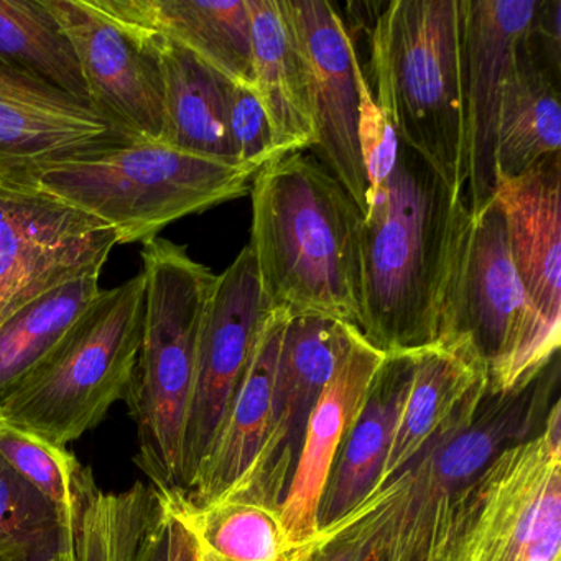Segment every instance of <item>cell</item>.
<instances>
[{"label": "cell", "instance_id": "cell-32", "mask_svg": "<svg viewBox=\"0 0 561 561\" xmlns=\"http://www.w3.org/2000/svg\"><path fill=\"white\" fill-rule=\"evenodd\" d=\"M229 130L239 165L257 173L275 162L271 124L255 91L236 84L229 111Z\"/></svg>", "mask_w": 561, "mask_h": 561}, {"label": "cell", "instance_id": "cell-18", "mask_svg": "<svg viewBox=\"0 0 561 561\" xmlns=\"http://www.w3.org/2000/svg\"><path fill=\"white\" fill-rule=\"evenodd\" d=\"M359 334L334 318L288 314L272 387V432L252 484L284 488L280 479L288 462L297 465L308 416Z\"/></svg>", "mask_w": 561, "mask_h": 561}, {"label": "cell", "instance_id": "cell-26", "mask_svg": "<svg viewBox=\"0 0 561 561\" xmlns=\"http://www.w3.org/2000/svg\"><path fill=\"white\" fill-rule=\"evenodd\" d=\"M101 271L73 278L0 324V402L14 392L64 340L100 295Z\"/></svg>", "mask_w": 561, "mask_h": 561}, {"label": "cell", "instance_id": "cell-20", "mask_svg": "<svg viewBox=\"0 0 561 561\" xmlns=\"http://www.w3.org/2000/svg\"><path fill=\"white\" fill-rule=\"evenodd\" d=\"M287 318L284 311L272 310L218 436L192 484L182 491L193 505L211 504L252 488L272 432V387Z\"/></svg>", "mask_w": 561, "mask_h": 561}, {"label": "cell", "instance_id": "cell-12", "mask_svg": "<svg viewBox=\"0 0 561 561\" xmlns=\"http://www.w3.org/2000/svg\"><path fill=\"white\" fill-rule=\"evenodd\" d=\"M538 0H459L465 199L478 215L497 193L499 110Z\"/></svg>", "mask_w": 561, "mask_h": 561}, {"label": "cell", "instance_id": "cell-2", "mask_svg": "<svg viewBox=\"0 0 561 561\" xmlns=\"http://www.w3.org/2000/svg\"><path fill=\"white\" fill-rule=\"evenodd\" d=\"M251 196L249 248L272 310L360 330L364 216L346 188L298 152L259 170Z\"/></svg>", "mask_w": 561, "mask_h": 561}, {"label": "cell", "instance_id": "cell-11", "mask_svg": "<svg viewBox=\"0 0 561 561\" xmlns=\"http://www.w3.org/2000/svg\"><path fill=\"white\" fill-rule=\"evenodd\" d=\"M271 314L272 307L248 244L216 277L203 318L183 443V492L192 484L218 436Z\"/></svg>", "mask_w": 561, "mask_h": 561}, {"label": "cell", "instance_id": "cell-15", "mask_svg": "<svg viewBox=\"0 0 561 561\" xmlns=\"http://www.w3.org/2000/svg\"><path fill=\"white\" fill-rule=\"evenodd\" d=\"M386 359L387 354L360 333L308 416L297 465L278 505L288 547L301 560H308L313 553L320 537L324 489Z\"/></svg>", "mask_w": 561, "mask_h": 561}, {"label": "cell", "instance_id": "cell-17", "mask_svg": "<svg viewBox=\"0 0 561 561\" xmlns=\"http://www.w3.org/2000/svg\"><path fill=\"white\" fill-rule=\"evenodd\" d=\"M514 438L511 416L485 412L465 432L430 443L393 478L396 492L367 561H415L433 508L468 485Z\"/></svg>", "mask_w": 561, "mask_h": 561}, {"label": "cell", "instance_id": "cell-6", "mask_svg": "<svg viewBox=\"0 0 561 561\" xmlns=\"http://www.w3.org/2000/svg\"><path fill=\"white\" fill-rule=\"evenodd\" d=\"M255 175L163 144H129L50 167L35 188L110 226L117 244H146L185 216L248 195Z\"/></svg>", "mask_w": 561, "mask_h": 561}, {"label": "cell", "instance_id": "cell-28", "mask_svg": "<svg viewBox=\"0 0 561 561\" xmlns=\"http://www.w3.org/2000/svg\"><path fill=\"white\" fill-rule=\"evenodd\" d=\"M0 61L90 104L73 45L45 0H0Z\"/></svg>", "mask_w": 561, "mask_h": 561}, {"label": "cell", "instance_id": "cell-34", "mask_svg": "<svg viewBox=\"0 0 561 561\" xmlns=\"http://www.w3.org/2000/svg\"><path fill=\"white\" fill-rule=\"evenodd\" d=\"M127 561H169V512L163 495L162 505L144 528Z\"/></svg>", "mask_w": 561, "mask_h": 561}, {"label": "cell", "instance_id": "cell-31", "mask_svg": "<svg viewBox=\"0 0 561 561\" xmlns=\"http://www.w3.org/2000/svg\"><path fill=\"white\" fill-rule=\"evenodd\" d=\"M0 537L18 541L34 561L54 560L73 543L57 508L2 458Z\"/></svg>", "mask_w": 561, "mask_h": 561}, {"label": "cell", "instance_id": "cell-24", "mask_svg": "<svg viewBox=\"0 0 561 561\" xmlns=\"http://www.w3.org/2000/svg\"><path fill=\"white\" fill-rule=\"evenodd\" d=\"M147 34L156 45L162 67L163 146L238 163L229 130L236 84L172 38L152 32Z\"/></svg>", "mask_w": 561, "mask_h": 561}, {"label": "cell", "instance_id": "cell-9", "mask_svg": "<svg viewBox=\"0 0 561 561\" xmlns=\"http://www.w3.org/2000/svg\"><path fill=\"white\" fill-rule=\"evenodd\" d=\"M117 238L38 188L0 185V324L47 291L103 271Z\"/></svg>", "mask_w": 561, "mask_h": 561}, {"label": "cell", "instance_id": "cell-8", "mask_svg": "<svg viewBox=\"0 0 561 561\" xmlns=\"http://www.w3.org/2000/svg\"><path fill=\"white\" fill-rule=\"evenodd\" d=\"M436 343L478 357L488 369L492 396L525 389L551 360L538 354L504 211L495 198L471 215L446 288Z\"/></svg>", "mask_w": 561, "mask_h": 561}, {"label": "cell", "instance_id": "cell-4", "mask_svg": "<svg viewBox=\"0 0 561 561\" xmlns=\"http://www.w3.org/2000/svg\"><path fill=\"white\" fill-rule=\"evenodd\" d=\"M561 413L512 443L426 522L415 561H561Z\"/></svg>", "mask_w": 561, "mask_h": 561}, {"label": "cell", "instance_id": "cell-14", "mask_svg": "<svg viewBox=\"0 0 561 561\" xmlns=\"http://www.w3.org/2000/svg\"><path fill=\"white\" fill-rule=\"evenodd\" d=\"M285 8L310 65L318 129L314 150L364 216L369 192L359 146V75L364 68L350 27L328 0H285Z\"/></svg>", "mask_w": 561, "mask_h": 561}, {"label": "cell", "instance_id": "cell-16", "mask_svg": "<svg viewBox=\"0 0 561 561\" xmlns=\"http://www.w3.org/2000/svg\"><path fill=\"white\" fill-rule=\"evenodd\" d=\"M508 251L530 308L541 359L561 343V153H551L517 179L501 180Z\"/></svg>", "mask_w": 561, "mask_h": 561}, {"label": "cell", "instance_id": "cell-10", "mask_svg": "<svg viewBox=\"0 0 561 561\" xmlns=\"http://www.w3.org/2000/svg\"><path fill=\"white\" fill-rule=\"evenodd\" d=\"M73 45L91 107L134 144H163L165 100L147 32L101 11L94 0H45Z\"/></svg>", "mask_w": 561, "mask_h": 561}, {"label": "cell", "instance_id": "cell-33", "mask_svg": "<svg viewBox=\"0 0 561 561\" xmlns=\"http://www.w3.org/2000/svg\"><path fill=\"white\" fill-rule=\"evenodd\" d=\"M163 499L169 512V561H221L196 537L193 528L170 505L165 495Z\"/></svg>", "mask_w": 561, "mask_h": 561}, {"label": "cell", "instance_id": "cell-1", "mask_svg": "<svg viewBox=\"0 0 561 561\" xmlns=\"http://www.w3.org/2000/svg\"><path fill=\"white\" fill-rule=\"evenodd\" d=\"M469 222L465 196L400 140L389 179L367 195L363 222L360 333L373 346L399 354L436 343Z\"/></svg>", "mask_w": 561, "mask_h": 561}, {"label": "cell", "instance_id": "cell-25", "mask_svg": "<svg viewBox=\"0 0 561 561\" xmlns=\"http://www.w3.org/2000/svg\"><path fill=\"white\" fill-rule=\"evenodd\" d=\"M561 149L560 78L548 73L522 45L499 110L497 180L517 179Z\"/></svg>", "mask_w": 561, "mask_h": 561}, {"label": "cell", "instance_id": "cell-7", "mask_svg": "<svg viewBox=\"0 0 561 561\" xmlns=\"http://www.w3.org/2000/svg\"><path fill=\"white\" fill-rule=\"evenodd\" d=\"M144 313L142 272L101 290L54 353L0 402V420L58 446L96 428L129 389Z\"/></svg>", "mask_w": 561, "mask_h": 561}, {"label": "cell", "instance_id": "cell-23", "mask_svg": "<svg viewBox=\"0 0 561 561\" xmlns=\"http://www.w3.org/2000/svg\"><path fill=\"white\" fill-rule=\"evenodd\" d=\"M413 351L387 354L359 419L347 435L320 505V528L346 517L376 488L409 392Z\"/></svg>", "mask_w": 561, "mask_h": 561}, {"label": "cell", "instance_id": "cell-19", "mask_svg": "<svg viewBox=\"0 0 561 561\" xmlns=\"http://www.w3.org/2000/svg\"><path fill=\"white\" fill-rule=\"evenodd\" d=\"M488 392V369L472 354L439 343L413 351L412 380L376 488L396 478L436 438L469 428Z\"/></svg>", "mask_w": 561, "mask_h": 561}, {"label": "cell", "instance_id": "cell-21", "mask_svg": "<svg viewBox=\"0 0 561 561\" xmlns=\"http://www.w3.org/2000/svg\"><path fill=\"white\" fill-rule=\"evenodd\" d=\"M254 91L267 114L275 160L318 146L310 65L285 0H248Z\"/></svg>", "mask_w": 561, "mask_h": 561}, {"label": "cell", "instance_id": "cell-29", "mask_svg": "<svg viewBox=\"0 0 561 561\" xmlns=\"http://www.w3.org/2000/svg\"><path fill=\"white\" fill-rule=\"evenodd\" d=\"M0 458L57 508L73 538L84 504L100 491L91 469L84 468L67 446L54 445L2 420Z\"/></svg>", "mask_w": 561, "mask_h": 561}, {"label": "cell", "instance_id": "cell-22", "mask_svg": "<svg viewBox=\"0 0 561 561\" xmlns=\"http://www.w3.org/2000/svg\"><path fill=\"white\" fill-rule=\"evenodd\" d=\"M94 4L130 27L172 38L232 83L254 91L248 0H94Z\"/></svg>", "mask_w": 561, "mask_h": 561}, {"label": "cell", "instance_id": "cell-30", "mask_svg": "<svg viewBox=\"0 0 561 561\" xmlns=\"http://www.w3.org/2000/svg\"><path fill=\"white\" fill-rule=\"evenodd\" d=\"M160 504L152 484L137 482L121 494L100 489L75 524L71 547L50 561H127Z\"/></svg>", "mask_w": 561, "mask_h": 561}, {"label": "cell", "instance_id": "cell-5", "mask_svg": "<svg viewBox=\"0 0 561 561\" xmlns=\"http://www.w3.org/2000/svg\"><path fill=\"white\" fill-rule=\"evenodd\" d=\"M379 8L370 31L377 104L397 137L465 196L459 0H390Z\"/></svg>", "mask_w": 561, "mask_h": 561}, {"label": "cell", "instance_id": "cell-13", "mask_svg": "<svg viewBox=\"0 0 561 561\" xmlns=\"http://www.w3.org/2000/svg\"><path fill=\"white\" fill-rule=\"evenodd\" d=\"M129 144L90 104L0 61V185L35 188L50 167Z\"/></svg>", "mask_w": 561, "mask_h": 561}, {"label": "cell", "instance_id": "cell-3", "mask_svg": "<svg viewBox=\"0 0 561 561\" xmlns=\"http://www.w3.org/2000/svg\"><path fill=\"white\" fill-rule=\"evenodd\" d=\"M146 313L126 400L137 425L136 462L153 488L183 491V443L195 383L199 331L216 277L185 245L142 248Z\"/></svg>", "mask_w": 561, "mask_h": 561}, {"label": "cell", "instance_id": "cell-35", "mask_svg": "<svg viewBox=\"0 0 561 561\" xmlns=\"http://www.w3.org/2000/svg\"><path fill=\"white\" fill-rule=\"evenodd\" d=\"M0 561H34L25 548L11 538L0 537Z\"/></svg>", "mask_w": 561, "mask_h": 561}, {"label": "cell", "instance_id": "cell-27", "mask_svg": "<svg viewBox=\"0 0 561 561\" xmlns=\"http://www.w3.org/2000/svg\"><path fill=\"white\" fill-rule=\"evenodd\" d=\"M160 491L221 561H307L288 547L277 504L248 492L193 505L182 491Z\"/></svg>", "mask_w": 561, "mask_h": 561}]
</instances>
